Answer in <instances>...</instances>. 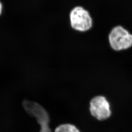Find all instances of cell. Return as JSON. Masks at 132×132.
Listing matches in <instances>:
<instances>
[{
  "label": "cell",
  "mask_w": 132,
  "mask_h": 132,
  "mask_svg": "<svg viewBox=\"0 0 132 132\" xmlns=\"http://www.w3.org/2000/svg\"><path fill=\"white\" fill-rule=\"evenodd\" d=\"M2 4H1V3L0 2V15L1 14L2 11Z\"/></svg>",
  "instance_id": "obj_5"
},
{
  "label": "cell",
  "mask_w": 132,
  "mask_h": 132,
  "mask_svg": "<svg viewBox=\"0 0 132 132\" xmlns=\"http://www.w3.org/2000/svg\"><path fill=\"white\" fill-rule=\"evenodd\" d=\"M110 46L116 52L127 50L132 47V34L120 25L112 27L108 35Z\"/></svg>",
  "instance_id": "obj_2"
},
{
  "label": "cell",
  "mask_w": 132,
  "mask_h": 132,
  "mask_svg": "<svg viewBox=\"0 0 132 132\" xmlns=\"http://www.w3.org/2000/svg\"><path fill=\"white\" fill-rule=\"evenodd\" d=\"M54 132H80L77 128L71 124H63L58 126Z\"/></svg>",
  "instance_id": "obj_4"
},
{
  "label": "cell",
  "mask_w": 132,
  "mask_h": 132,
  "mask_svg": "<svg viewBox=\"0 0 132 132\" xmlns=\"http://www.w3.org/2000/svg\"><path fill=\"white\" fill-rule=\"evenodd\" d=\"M70 25L76 31L85 32L93 27L94 19L91 12L82 5H77L70 11Z\"/></svg>",
  "instance_id": "obj_1"
},
{
  "label": "cell",
  "mask_w": 132,
  "mask_h": 132,
  "mask_svg": "<svg viewBox=\"0 0 132 132\" xmlns=\"http://www.w3.org/2000/svg\"><path fill=\"white\" fill-rule=\"evenodd\" d=\"M91 115L99 121H104L111 116L110 106L104 96L97 95L92 98L89 102Z\"/></svg>",
  "instance_id": "obj_3"
}]
</instances>
